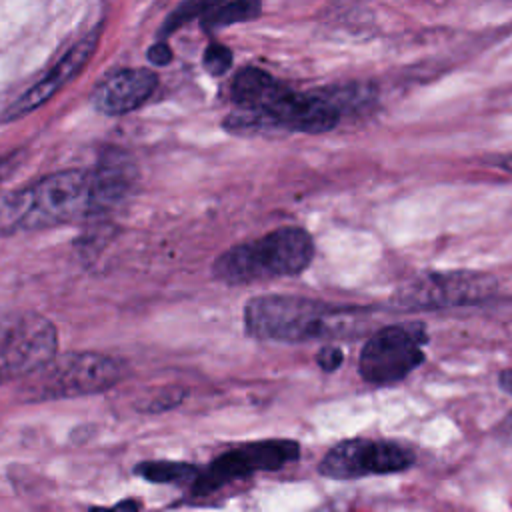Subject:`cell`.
Listing matches in <instances>:
<instances>
[{"instance_id": "15", "label": "cell", "mask_w": 512, "mask_h": 512, "mask_svg": "<svg viewBox=\"0 0 512 512\" xmlns=\"http://www.w3.org/2000/svg\"><path fill=\"white\" fill-rule=\"evenodd\" d=\"M198 466L178 460H144L134 466V474L152 484H174L188 486L198 474Z\"/></svg>"}, {"instance_id": "23", "label": "cell", "mask_w": 512, "mask_h": 512, "mask_svg": "<svg viewBox=\"0 0 512 512\" xmlns=\"http://www.w3.org/2000/svg\"><path fill=\"white\" fill-rule=\"evenodd\" d=\"M492 164H496V166H500V168H504V170L512 172V152L502 154L498 160H492Z\"/></svg>"}, {"instance_id": "21", "label": "cell", "mask_w": 512, "mask_h": 512, "mask_svg": "<svg viewBox=\"0 0 512 512\" xmlns=\"http://www.w3.org/2000/svg\"><path fill=\"white\" fill-rule=\"evenodd\" d=\"M140 508L136 498H122L112 506H92L88 512H140Z\"/></svg>"}, {"instance_id": "12", "label": "cell", "mask_w": 512, "mask_h": 512, "mask_svg": "<svg viewBox=\"0 0 512 512\" xmlns=\"http://www.w3.org/2000/svg\"><path fill=\"white\" fill-rule=\"evenodd\" d=\"M158 76L148 68H120L92 90V106L106 116H122L140 108L156 90Z\"/></svg>"}, {"instance_id": "1", "label": "cell", "mask_w": 512, "mask_h": 512, "mask_svg": "<svg viewBox=\"0 0 512 512\" xmlns=\"http://www.w3.org/2000/svg\"><path fill=\"white\" fill-rule=\"evenodd\" d=\"M360 310L298 294H260L244 304V330L252 338L308 342L344 334Z\"/></svg>"}, {"instance_id": "14", "label": "cell", "mask_w": 512, "mask_h": 512, "mask_svg": "<svg viewBox=\"0 0 512 512\" xmlns=\"http://www.w3.org/2000/svg\"><path fill=\"white\" fill-rule=\"evenodd\" d=\"M316 92L326 98L340 116L358 114L370 110L378 102V90L372 82H342L316 88Z\"/></svg>"}, {"instance_id": "18", "label": "cell", "mask_w": 512, "mask_h": 512, "mask_svg": "<svg viewBox=\"0 0 512 512\" xmlns=\"http://www.w3.org/2000/svg\"><path fill=\"white\" fill-rule=\"evenodd\" d=\"M214 2H184L180 4L164 22V26L160 28V36H168L172 34L176 28H180L182 24L190 22L192 18H202Z\"/></svg>"}, {"instance_id": "24", "label": "cell", "mask_w": 512, "mask_h": 512, "mask_svg": "<svg viewBox=\"0 0 512 512\" xmlns=\"http://www.w3.org/2000/svg\"><path fill=\"white\" fill-rule=\"evenodd\" d=\"M6 378H4V372H2V364H0V384H4Z\"/></svg>"}, {"instance_id": "4", "label": "cell", "mask_w": 512, "mask_h": 512, "mask_svg": "<svg viewBox=\"0 0 512 512\" xmlns=\"http://www.w3.org/2000/svg\"><path fill=\"white\" fill-rule=\"evenodd\" d=\"M126 376L120 358L98 352H66L24 378L22 394L28 400H60L98 394Z\"/></svg>"}, {"instance_id": "10", "label": "cell", "mask_w": 512, "mask_h": 512, "mask_svg": "<svg viewBox=\"0 0 512 512\" xmlns=\"http://www.w3.org/2000/svg\"><path fill=\"white\" fill-rule=\"evenodd\" d=\"M100 40V26L90 30L84 38H80L58 62L56 66L34 86H30L18 100H14L2 120L10 122V120H18L26 114H30L32 110H36L38 106H42L44 102H48L58 90H62L68 82H72V78L78 76L80 70H84V66L88 64V60L92 58V54L96 52Z\"/></svg>"}, {"instance_id": "2", "label": "cell", "mask_w": 512, "mask_h": 512, "mask_svg": "<svg viewBox=\"0 0 512 512\" xmlns=\"http://www.w3.org/2000/svg\"><path fill=\"white\" fill-rule=\"evenodd\" d=\"M88 208V170H62L26 188L0 194V236L58 226L88 216Z\"/></svg>"}, {"instance_id": "22", "label": "cell", "mask_w": 512, "mask_h": 512, "mask_svg": "<svg viewBox=\"0 0 512 512\" xmlns=\"http://www.w3.org/2000/svg\"><path fill=\"white\" fill-rule=\"evenodd\" d=\"M498 386H500L502 392H506V394L512 396V368L502 370V372L498 374Z\"/></svg>"}, {"instance_id": "8", "label": "cell", "mask_w": 512, "mask_h": 512, "mask_svg": "<svg viewBox=\"0 0 512 512\" xmlns=\"http://www.w3.org/2000/svg\"><path fill=\"white\" fill-rule=\"evenodd\" d=\"M416 464L412 446L398 440L346 438L334 444L318 462V474L330 480H356L396 474Z\"/></svg>"}, {"instance_id": "20", "label": "cell", "mask_w": 512, "mask_h": 512, "mask_svg": "<svg viewBox=\"0 0 512 512\" xmlns=\"http://www.w3.org/2000/svg\"><path fill=\"white\" fill-rule=\"evenodd\" d=\"M146 58H148V62L154 64V66H166V64L172 62L174 52H172V48H170L166 42H154V44L148 48Z\"/></svg>"}, {"instance_id": "6", "label": "cell", "mask_w": 512, "mask_h": 512, "mask_svg": "<svg viewBox=\"0 0 512 512\" xmlns=\"http://www.w3.org/2000/svg\"><path fill=\"white\" fill-rule=\"evenodd\" d=\"M498 292V278L480 270L422 272L396 288L390 302L400 310H438L470 306L490 300Z\"/></svg>"}, {"instance_id": "11", "label": "cell", "mask_w": 512, "mask_h": 512, "mask_svg": "<svg viewBox=\"0 0 512 512\" xmlns=\"http://www.w3.org/2000/svg\"><path fill=\"white\" fill-rule=\"evenodd\" d=\"M90 174V208L88 216L110 212L120 206L134 190L138 170L128 152L108 148Z\"/></svg>"}, {"instance_id": "16", "label": "cell", "mask_w": 512, "mask_h": 512, "mask_svg": "<svg viewBox=\"0 0 512 512\" xmlns=\"http://www.w3.org/2000/svg\"><path fill=\"white\" fill-rule=\"evenodd\" d=\"M262 14V4L256 0H234V2H214L212 8L200 18L204 30H220L232 24L256 20Z\"/></svg>"}, {"instance_id": "17", "label": "cell", "mask_w": 512, "mask_h": 512, "mask_svg": "<svg viewBox=\"0 0 512 512\" xmlns=\"http://www.w3.org/2000/svg\"><path fill=\"white\" fill-rule=\"evenodd\" d=\"M234 54L228 46L220 42H210L202 54V66L210 76H224L232 68Z\"/></svg>"}, {"instance_id": "5", "label": "cell", "mask_w": 512, "mask_h": 512, "mask_svg": "<svg viewBox=\"0 0 512 512\" xmlns=\"http://www.w3.org/2000/svg\"><path fill=\"white\" fill-rule=\"evenodd\" d=\"M426 342V326L418 320L378 328L360 350V378L374 386H392L404 380L426 360L422 350Z\"/></svg>"}, {"instance_id": "13", "label": "cell", "mask_w": 512, "mask_h": 512, "mask_svg": "<svg viewBox=\"0 0 512 512\" xmlns=\"http://www.w3.org/2000/svg\"><path fill=\"white\" fill-rule=\"evenodd\" d=\"M280 80L258 66L240 68L230 82V100L236 110H256L276 90Z\"/></svg>"}, {"instance_id": "19", "label": "cell", "mask_w": 512, "mask_h": 512, "mask_svg": "<svg viewBox=\"0 0 512 512\" xmlns=\"http://www.w3.org/2000/svg\"><path fill=\"white\" fill-rule=\"evenodd\" d=\"M344 362V352L338 346H322L316 354V364L324 370V372H336Z\"/></svg>"}, {"instance_id": "3", "label": "cell", "mask_w": 512, "mask_h": 512, "mask_svg": "<svg viewBox=\"0 0 512 512\" xmlns=\"http://www.w3.org/2000/svg\"><path fill=\"white\" fill-rule=\"evenodd\" d=\"M314 260V240L300 226H280L262 238L224 250L212 264V276L238 286L266 278L298 276Z\"/></svg>"}, {"instance_id": "9", "label": "cell", "mask_w": 512, "mask_h": 512, "mask_svg": "<svg viewBox=\"0 0 512 512\" xmlns=\"http://www.w3.org/2000/svg\"><path fill=\"white\" fill-rule=\"evenodd\" d=\"M56 348V326L44 316L26 312L0 320V362L6 382L24 380L46 366Z\"/></svg>"}, {"instance_id": "7", "label": "cell", "mask_w": 512, "mask_h": 512, "mask_svg": "<svg viewBox=\"0 0 512 512\" xmlns=\"http://www.w3.org/2000/svg\"><path fill=\"white\" fill-rule=\"evenodd\" d=\"M300 458V444L292 438L252 440L228 448L210 464L198 470L190 492L194 496H208L230 482L244 480L258 472H276Z\"/></svg>"}]
</instances>
